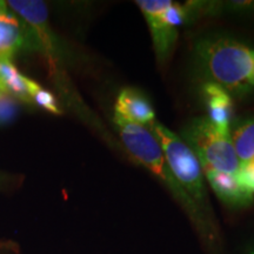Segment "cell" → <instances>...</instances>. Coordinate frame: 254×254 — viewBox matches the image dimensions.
Listing matches in <instances>:
<instances>
[{
	"instance_id": "1",
	"label": "cell",
	"mask_w": 254,
	"mask_h": 254,
	"mask_svg": "<svg viewBox=\"0 0 254 254\" xmlns=\"http://www.w3.org/2000/svg\"><path fill=\"white\" fill-rule=\"evenodd\" d=\"M193 71L200 80L217 84L228 93L241 94L251 88L252 50L228 36H208L195 43Z\"/></svg>"
},
{
	"instance_id": "12",
	"label": "cell",
	"mask_w": 254,
	"mask_h": 254,
	"mask_svg": "<svg viewBox=\"0 0 254 254\" xmlns=\"http://www.w3.org/2000/svg\"><path fill=\"white\" fill-rule=\"evenodd\" d=\"M27 79L19 72L11 59L0 58V81L5 90L21 103H33L27 88Z\"/></svg>"
},
{
	"instance_id": "14",
	"label": "cell",
	"mask_w": 254,
	"mask_h": 254,
	"mask_svg": "<svg viewBox=\"0 0 254 254\" xmlns=\"http://www.w3.org/2000/svg\"><path fill=\"white\" fill-rule=\"evenodd\" d=\"M164 21L170 26L177 28L190 21V14L186 5H180L173 2L163 12Z\"/></svg>"
},
{
	"instance_id": "21",
	"label": "cell",
	"mask_w": 254,
	"mask_h": 254,
	"mask_svg": "<svg viewBox=\"0 0 254 254\" xmlns=\"http://www.w3.org/2000/svg\"><path fill=\"white\" fill-rule=\"evenodd\" d=\"M2 91H6V90H5V87H4V86H2L1 81H0V92H2Z\"/></svg>"
},
{
	"instance_id": "15",
	"label": "cell",
	"mask_w": 254,
	"mask_h": 254,
	"mask_svg": "<svg viewBox=\"0 0 254 254\" xmlns=\"http://www.w3.org/2000/svg\"><path fill=\"white\" fill-rule=\"evenodd\" d=\"M32 101L38 105L40 109L47 111V112L52 114H62L63 111L59 107L58 101H57L56 97L50 91L45 90V88L40 87L33 97H32Z\"/></svg>"
},
{
	"instance_id": "11",
	"label": "cell",
	"mask_w": 254,
	"mask_h": 254,
	"mask_svg": "<svg viewBox=\"0 0 254 254\" xmlns=\"http://www.w3.org/2000/svg\"><path fill=\"white\" fill-rule=\"evenodd\" d=\"M230 138L241 165L254 159V117L237 120L231 126Z\"/></svg>"
},
{
	"instance_id": "10",
	"label": "cell",
	"mask_w": 254,
	"mask_h": 254,
	"mask_svg": "<svg viewBox=\"0 0 254 254\" xmlns=\"http://www.w3.org/2000/svg\"><path fill=\"white\" fill-rule=\"evenodd\" d=\"M215 195L232 208L246 207L253 202V193L246 190L233 174L208 171L205 172Z\"/></svg>"
},
{
	"instance_id": "18",
	"label": "cell",
	"mask_w": 254,
	"mask_h": 254,
	"mask_svg": "<svg viewBox=\"0 0 254 254\" xmlns=\"http://www.w3.org/2000/svg\"><path fill=\"white\" fill-rule=\"evenodd\" d=\"M252 57H253V67H252V72H251V75L249 78V84L251 86H254V51H252Z\"/></svg>"
},
{
	"instance_id": "13",
	"label": "cell",
	"mask_w": 254,
	"mask_h": 254,
	"mask_svg": "<svg viewBox=\"0 0 254 254\" xmlns=\"http://www.w3.org/2000/svg\"><path fill=\"white\" fill-rule=\"evenodd\" d=\"M21 109V101L7 91L0 92V127L8 126L17 119Z\"/></svg>"
},
{
	"instance_id": "2",
	"label": "cell",
	"mask_w": 254,
	"mask_h": 254,
	"mask_svg": "<svg viewBox=\"0 0 254 254\" xmlns=\"http://www.w3.org/2000/svg\"><path fill=\"white\" fill-rule=\"evenodd\" d=\"M113 120L127 151L165 184L200 228L204 227L205 217L174 178L166 163L161 146L151 129L146 126L127 122L116 114Z\"/></svg>"
},
{
	"instance_id": "8",
	"label": "cell",
	"mask_w": 254,
	"mask_h": 254,
	"mask_svg": "<svg viewBox=\"0 0 254 254\" xmlns=\"http://www.w3.org/2000/svg\"><path fill=\"white\" fill-rule=\"evenodd\" d=\"M207 119L221 135L230 138L232 118H233V101L228 92L212 82H205L201 88Z\"/></svg>"
},
{
	"instance_id": "19",
	"label": "cell",
	"mask_w": 254,
	"mask_h": 254,
	"mask_svg": "<svg viewBox=\"0 0 254 254\" xmlns=\"http://www.w3.org/2000/svg\"><path fill=\"white\" fill-rule=\"evenodd\" d=\"M245 254H254V240L251 241L245 249Z\"/></svg>"
},
{
	"instance_id": "4",
	"label": "cell",
	"mask_w": 254,
	"mask_h": 254,
	"mask_svg": "<svg viewBox=\"0 0 254 254\" xmlns=\"http://www.w3.org/2000/svg\"><path fill=\"white\" fill-rule=\"evenodd\" d=\"M180 134L182 140L199 160L204 172L215 171L233 176L239 172L241 164L231 138L221 135L207 117H196L190 120L183 127Z\"/></svg>"
},
{
	"instance_id": "3",
	"label": "cell",
	"mask_w": 254,
	"mask_h": 254,
	"mask_svg": "<svg viewBox=\"0 0 254 254\" xmlns=\"http://www.w3.org/2000/svg\"><path fill=\"white\" fill-rule=\"evenodd\" d=\"M164 152L166 163L173 176L193 200L202 215L211 213L207 199V192L204 183V174L199 160L190 148L182 140L179 135L170 131L159 122H153L148 126Z\"/></svg>"
},
{
	"instance_id": "9",
	"label": "cell",
	"mask_w": 254,
	"mask_h": 254,
	"mask_svg": "<svg viewBox=\"0 0 254 254\" xmlns=\"http://www.w3.org/2000/svg\"><path fill=\"white\" fill-rule=\"evenodd\" d=\"M114 114L129 123L150 126L155 122V112L148 98L141 91L125 87L117 98Z\"/></svg>"
},
{
	"instance_id": "7",
	"label": "cell",
	"mask_w": 254,
	"mask_h": 254,
	"mask_svg": "<svg viewBox=\"0 0 254 254\" xmlns=\"http://www.w3.org/2000/svg\"><path fill=\"white\" fill-rule=\"evenodd\" d=\"M25 47L40 50L28 25L8 11L0 13V58L11 59Z\"/></svg>"
},
{
	"instance_id": "6",
	"label": "cell",
	"mask_w": 254,
	"mask_h": 254,
	"mask_svg": "<svg viewBox=\"0 0 254 254\" xmlns=\"http://www.w3.org/2000/svg\"><path fill=\"white\" fill-rule=\"evenodd\" d=\"M7 6L28 25L39 44L50 58L58 56V46L49 26V11L44 1L37 0H9Z\"/></svg>"
},
{
	"instance_id": "5",
	"label": "cell",
	"mask_w": 254,
	"mask_h": 254,
	"mask_svg": "<svg viewBox=\"0 0 254 254\" xmlns=\"http://www.w3.org/2000/svg\"><path fill=\"white\" fill-rule=\"evenodd\" d=\"M172 4L171 0H138L136 5L150 27L152 41L158 62L165 64L172 55L177 43L178 31L167 25L163 19V12Z\"/></svg>"
},
{
	"instance_id": "17",
	"label": "cell",
	"mask_w": 254,
	"mask_h": 254,
	"mask_svg": "<svg viewBox=\"0 0 254 254\" xmlns=\"http://www.w3.org/2000/svg\"><path fill=\"white\" fill-rule=\"evenodd\" d=\"M221 9H227L232 13L237 14H250L254 13V1H226L221 2Z\"/></svg>"
},
{
	"instance_id": "16",
	"label": "cell",
	"mask_w": 254,
	"mask_h": 254,
	"mask_svg": "<svg viewBox=\"0 0 254 254\" xmlns=\"http://www.w3.org/2000/svg\"><path fill=\"white\" fill-rule=\"evenodd\" d=\"M236 177L241 185L254 194V159L245 165H241Z\"/></svg>"
},
{
	"instance_id": "20",
	"label": "cell",
	"mask_w": 254,
	"mask_h": 254,
	"mask_svg": "<svg viewBox=\"0 0 254 254\" xmlns=\"http://www.w3.org/2000/svg\"><path fill=\"white\" fill-rule=\"evenodd\" d=\"M7 11H8L7 1H2V0H0V13H2V12H7Z\"/></svg>"
}]
</instances>
